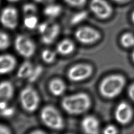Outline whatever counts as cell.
I'll list each match as a JSON object with an SVG mask.
<instances>
[{"mask_svg":"<svg viewBox=\"0 0 134 134\" xmlns=\"http://www.w3.org/2000/svg\"><path fill=\"white\" fill-rule=\"evenodd\" d=\"M81 126L86 134H96L99 133V122L97 118L92 115H88L84 118L82 121Z\"/></svg>","mask_w":134,"mask_h":134,"instance_id":"cell-12","label":"cell"},{"mask_svg":"<svg viewBox=\"0 0 134 134\" xmlns=\"http://www.w3.org/2000/svg\"><path fill=\"white\" fill-rule=\"evenodd\" d=\"M75 38L80 43L89 44L97 42L101 38V35L97 29L89 25H82L75 31Z\"/></svg>","mask_w":134,"mask_h":134,"instance_id":"cell-6","label":"cell"},{"mask_svg":"<svg viewBox=\"0 0 134 134\" xmlns=\"http://www.w3.org/2000/svg\"><path fill=\"white\" fill-rule=\"evenodd\" d=\"M120 43L125 48H131L134 46V35L131 32H126L122 35Z\"/></svg>","mask_w":134,"mask_h":134,"instance_id":"cell-20","label":"cell"},{"mask_svg":"<svg viewBox=\"0 0 134 134\" xmlns=\"http://www.w3.org/2000/svg\"><path fill=\"white\" fill-rule=\"evenodd\" d=\"M33 1L38 3H49L54 0H33Z\"/></svg>","mask_w":134,"mask_h":134,"instance_id":"cell-31","label":"cell"},{"mask_svg":"<svg viewBox=\"0 0 134 134\" xmlns=\"http://www.w3.org/2000/svg\"><path fill=\"white\" fill-rule=\"evenodd\" d=\"M14 93V88L11 82L3 81L0 85V99L1 101L8 102L13 98Z\"/></svg>","mask_w":134,"mask_h":134,"instance_id":"cell-16","label":"cell"},{"mask_svg":"<svg viewBox=\"0 0 134 134\" xmlns=\"http://www.w3.org/2000/svg\"><path fill=\"white\" fill-rule=\"evenodd\" d=\"M19 1L20 0H7V1L11 3H16L19 2Z\"/></svg>","mask_w":134,"mask_h":134,"instance_id":"cell-35","label":"cell"},{"mask_svg":"<svg viewBox=\"0 0 134 134\" xmlns=\"http://www.w3.org/2000/svg\"><path fill=\"white\" fill-rule=\"evenodd\" d=\"M38 29V32L41 36L42 42L48 45L53 43L60 32L59 24L50 19L40 24Z\"/></svg>","mask_w":134,"mask_h":134,"instance_id":"cell-5","label":"cell"},{"mask_svg":"<svg viewBox=\"0 0 134 134\" xmlns=\"http://www.w3.org/2000/svg\"><path fill=\"white\" fill-rule=\"evenodd\" d=\"M11 131L8 127L5 125H1L0 126V134H11Z\"/></svg>","mask_w":134,"mask_h":134,"instance_id":"cell-29","label":"cell"},{"mask_svg":"<svg viewBox=\"0 0 134 134\" xmlns=\"http://www.w3.org/2000/svg\"><path fill=\"white\" fill-rule=\"evenodd\" d=\"M127 92L129 98L134 103V83L129 86Z\"/></svg>","mask_w":134,"mask_h":134,"instance_id":"cell-28","label":"cell"},{"mask_svg":"<svg viewBox=\"0 0 134 134\" xmlns=\"http://www.w3.org/2000/svg\"><path fill=\"white\" fill-rule=\"evenodd\" d=\"M56 57V52L49 49H44L41 53L42 60L46 63H52L55 60Z\"/></svg>","mask_w":134,"mask_h":134,"instance_id":"cell-22","label":"cell"},{"mask_svg":"<svg viewBox=\"0 0 134 134\" xmlns=\"http://www.w3.org/2000/svg\"><path fill=\"white\" fill-rule=\"evenodd\" d=\"M69 7L75 8H81L87 3V0H64Z\"/></svg>","mask_w":134,"mask_h":134,"instance_id":"cell-25","label":"cell"},{"mask_svg":"<svg viewBox=\"0 0 134 134\" xmlns=\"http://www.w3.org/2000/svg\"><path fill=\"white\" fill-rule=\"evenodd\" d=\"M40 118L47 127L54 130H60L64 127V121L57 109L51 105L44 107L40 113Z\"/></svg>","mask_w":134,"mask_h":134,"instance_id":"cell-3","label":"cell"},{"mask_svg":"<svg viewBox=\"0 0 134 134\" xmlns=\"http://www.w3.org/2000/svg\"><path fill=\"white\" fill-rule=\"evenodd\" d=\"M49 88L53 95L60 96L65 92L66 86L65 82L61 79L54 78L49 83Z\"/></svg>","mask_w":134,"mask_h":134,"instance_id":"cell-15","label":"cell"},{"mask_svg":"<svg viewBox=\"0 0 134 134\" xmlns=\"http://www.w3.org/2000/svg\"><path fill=\"white\" fill-rule=\"evenodd\" d=\"M38 19L37 15L24 16L23 24L24 27L28 29L33 30L38 26Z\"/></svg>","mask_w":134,"mask_h":134,"instance_id":"cell-19","label":"cell"},{"mask_svg":"<svg viewBox=\"0 0 134 134\" xmlns=\"http://www.w3.org/2000/svg\"><path fill=\"white\" fill-rule=\"evenodd\" d=\"M11 44V40L9 35L3 31L0 34V49L3 51L7 49Z\"/></svg>","mask_w":134,"mask_h":134,"instance_id":"cell-23","label":"cell"},{"mask_svg":"<svg viewBox=\"0 0 134 134\" xmlns=\"http://www.w3.org/2000/svg\"><path fill=\"white\" fill-rule=\"evenodd\" d=\"M131 58L132 59L133 62H134V50L133 51L132 53L131 54Z\"/></svg>","mask_w":134,"mask_h":134,"instance_id":"cell-36","label":"cell"},{"mask_svg":"<svg viewBox=\"0 0 134 134\" xmlns=\"http://www.w3.org/2000/svg\"><path fill=\"white\" fill-rule=\"evenodd\" d=\"M43 68L42 66L40 65H38L34 67L33 69V71L29 78L27 79L29 82H34L36 81L39 77L41 76V75L43 72Z\"/></svg>","mask_w":134,"mask_h":134,"instance_id":"cell-24","label":"cell"},{"mask_svg":"<svg viewBox=\"0 0 134 134\" xmlns=\"http://www.w3.org/2000/svg\"><path fill=\"white\" fill-rule=\"evenodd\" d=\"M92 105L90 96L85 92H79L66 96L62 100V106L68 114L79 115L88 110Z\"/></svg>","mask_w":134,"mask_h":134,"instance_id":"cell-1","label":"cell"},{"mask_svg":"<svg viewBox=\"0 0 134 134\" xmlns=\"http://www.w3.org/2000/svg\"><path fill=\"white\" fill-rule=\"evenodd\" d=\"M93 67L90 64H77L69 69L67 71V77L73 82H79L87 79L92 75Z\"/></svg>","mask_w":134,"mask_h":134,"instance_id":"cell-9","label":"cell"},{"mask_svg":"<svg viewBox=\"0 0 134 134\" xmlns=\"http://www.w3.org/2000/svg\"><path fill=\"white\" fill-rule=\"evenodd\" d=\"M18 10L13 6H7L2 9L1 14V22L4 27L14 30L18 27L19 23Z\"/></svg>","mask_w":134,"mask_h":134,"instance_id":"cell-10","label":"cell"},{"mask_svg":"<svg viewBox=\"0 0 134 134\" xmlns=\"http://www.w3.org/2000/svg\"><path fill=\"white\" fill-rule=\"evenodd\" d=\"M89 10L92 15L100 20H107L113 13V8L107 0H90Z\"/></svg>","mask_w":134,"mask_h":134,"instance_id":"cell-7","label":"cell"},{"mask_svg":"<svg viewBox=\"0 0 134 134\" xmlns=\"http://www.w3.org/2000/svg\"><path fill=\"white\" fill-rule=\"evenodd\" d=\"M14 47L16 52L26 58L33 56L36 51L35 42L29 37L24 35H19L16 38Z\"/></svg>","mask_w":134,"mask_h":134,"instance_id":"cell-8","label":"cell"},{"mask_svg":"<svg viewBox=\"0 0 134 134\" xmlns=\"http://www.w3.org/2000/svg\"><path fill=\"white\" fill-rule=\"evenodd\" d=\"M103 132L105 134H116L118 133V130L115 126L109 125L105 127Z\"/></svg>","mask_w":134,"mask_h":134,"instance_id":"cell-27","label":"cell"},{"mask_svg":"<svg viewBox=\"0 0 134 134\" xmlns=\"http://www.w3.org/2000/svg\"><path fill=\"white\" fill-rule=\"evenodd\" d=\"M14 109L12 107H7L1 110V115L4 117H10L14 114Z\"/></svg>","mask_w":134,"mask_h":134,"instance_id":"cell-26","label":"cell"},{"mask_svg":"<svg viewBox=\"0 0 134 134\" xmlns=\"http://www.w3.org/2000/svg\"><path fill=\"white\" fill-rule=\"evenodd\" d=\"M34 67L29 62H25L20 65L17 72V76L21 79H28L30 76Z\"/></svg>","mask_w":134,"mask_h":134,"instance_id":"cell-18","label":"cell"},{"mask_svg":"<svg viewBox=\"0 0 134 134\" xmlns=\"http://www.w3.org/2000/svg\"><path fill=\"white\" fill-rule=\"evenodd\" d=\"M7 106V102L5 101H1L0 103V109L1 110L6 108Z\"/></svg>","mask_w":134,"mask_h":134,"instance_id":"cell-30","label":"cell"},{"mask_svg":"<svg viewBox=\"0 0 134 134\" xmlns=\"http://www.w3.org/2000/svg\"><path fill=\"white\" fill-rule=\"evenodd\" d=\"M38 11L37 5L32 2H27L24 4L22 7V12L24 16L37 15Z\"/></svg>","mask_w":134,"mask_h":134,"instance_id":"cell-21","label":"cell"},{"mask_svg":"<svg viewBox=\"0 0 134 134\" xmlns=\"http://www.w3.org/2000/svg\"><path fill=\"white\" fill-rule=\"evenodd\" d=\"M19 100L22 108L29 113L34 112L36 110L40 103V97L38 93L29 86L24 88L21 91Z\"/></svg>","mask_w":134,"mask_h":134,"instance_id":"cell-4","label":"cell"},{"mask_svg":"<svg viewBox=\"0 0 134 134\" xmlns=\"http://www.w3.org/2000/svg\"><path fill=\"white\" fill-rule=\"evenodd\" d=\"M16 60L14 56L9 54H2L0 57V72L2 75L11 72L14 69Z\"/></svg>","mask_w":134,"mask_h":134,"instance_id":"cell-13","label":"cell"},{"mask_svg":"<svg viewBox=\"0 0 134 134\" xmlns=\"http://www.w3.org/2000/svg\"><path fill=\"white\" fill-rule=\"evenodd\" d=\"M75 45L72 40L65 38L61 40L57 45L56 51L60 54L66 55L71 54L74 51Z\"/></svg>","mask_w":134,"mask_h":134,"instance_id":"cell-17","label":"cell"},{"mask_svg":"<svg viewBox=\"0 0 134 134\" xmlns=\"http://www.w3.org/2000/svg\"><path fill=\"white\" fill-rule=\"evenodd\" d=\"M133 110L129 103L125 102L120 103L114 112L116 121L122 125H126L131 121L133 117Z\"/></svg>","mask_w":134,"mask_h":134,"instance_id":"cell-11","label":"cell"},{"mask_svg":"<svg viewBox=\"0 0 134 134\" xmlns=\"http://www.w3.org/2000/svg\"><path fill=\"white\" fill-rule=\"evenodd\" d=\"M44 131H42L41 130H36L34 131H32L31 133V134H44L45 133Z\"/></svg>","mask_w":134,"mask_h":134,"instance_id":"cell-33","label":"cell"},{"mask_svg":"<svg viewBox=\"0 0 134 134\" xmlns=\"http://www.w3.org/2000/svg\"><path fill=\"white\" fill-rule=\"evenodd\" d=\"M131 19L133 23L134 24V10L133 11L131 15Z\"/></svg>","mask_w":134,"mask_h":134,"instance_id":"cell-34","label":"cell"},{"mask_svg":"<svg viewBox=\"0 0 134 134\" xmlns=\"http://www.w3.org/2000/svg\"><path fill=\"white\" fill-rule=\"evenodd\" d=\"M126 80L120 74H113L103 78L99 85V92L102 96L112 99L121 93L125 87Z\"/></svg>","mask_w":134,"mask_h":134,"instance_id":"cell-2","label":"cell"},{"mask_svg":"<svg viewBox=\"0 0 134 134\" xmlns=\"http://www.w3.org/2000/svg\"><path fill=\"white\" fill-rule=\"evenodd\" d=\"M63 8L62 5L58 3H49L43 9L44 16L50 20H54L62 14Z\"/></svg>","mask_w":134,"mask_h":134,"instance_id":"cell-14","label":"cell"},{"mask_svg":"<svg viewBox=\"0 0 134 134\" xmlns=\"http://www.w3.org/2000/svg\"><path fill=\"white\" fill-rule=\"evenodd\" d=\"M112 1L117 3L123 4L130 2L131 0H112Z\"/></svg>","mask_w":134,"mask_h":134,"instance_id":"cell-32","label":"cell"}]
</instances>
